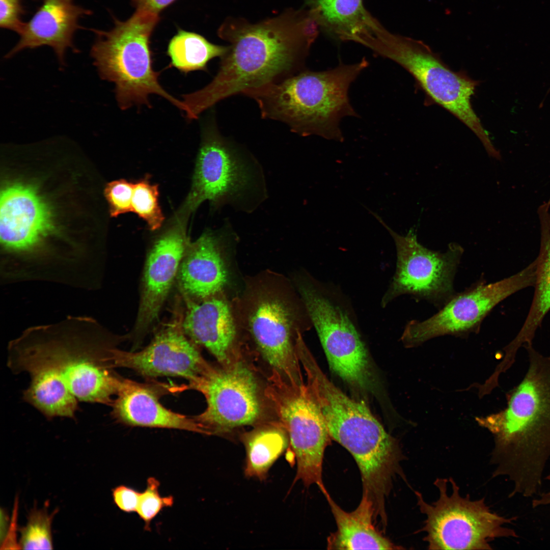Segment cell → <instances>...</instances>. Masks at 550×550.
Returning a JSON list of instances; mask_svg holds the SVG:
<instances>
[{"label": "cell", "mask_w": 550, "mask_h": 550, "mask_svg": "<svg viewBox=\"0 0 550 550\" xmlns=\"http://www.w3.org/2000/svg\"><path fill=\"white\" fill-rule=\"evenodd\" d=\"M319 26L305 8L288 9L252 23L229 17L219 37L229 43L213 79L203 88L182 95L196 118L218 102L249 90L274 83L305 69Z\"/></svg>", "instance_id": "1"}, {"label": "cell", "mask_w": 550, "mask_h": 550, "mask_svg": "<svg viewBox=\"0 0 550 550\" xmlns=\"http://www.w3.org/2000/svg\"><path fill=\"white\" fill-rule=\"evenodd\" d=\"M524 347L528 369L507 394V407L476 419L493 435L492 476H505L512 482L510 497L538 493L550 458V355L541 354L532 344Z\"/></svg>", "instance_id": "2"}, {"label": "cell", "mask_w": 550, "mask_h": 550, "mask_svg": "<svg viewBox=\"0 0 550 550\" xmlns=\"http://www.w3.org/2000/svg\"><path fill=\"white\" fill-rule=\"evenodd\" d=\"M99 330L87 318L32 328L10 343L8 366L15 373L47 374L78 401L112 405L121 378L111 370L112 346Z\"/></svg>", "instance_id": "3"}, {"label": "cell", "mask_w": 550, "mask_h": 550, "mask_svg": "<svg viewBox=\"0 0 550 550\" xmlns=\"http://www.w3.org/2000/svg\"><path fill=\"white\" fill-rule=\"evenodd\" d=\"M368 65L363 58L359 62H340L335 68L322 71L305 69L242 94L256 101L262 118L284 123L301 136L317 135L343 142L341 120L358 117L349 101V88Z\"/></svg>", "instance_id": "4"}, {"label": "cell", "mask_w": 550, "mask_h": 550, "mask_svg": "<svg viewBox=\"0 0 550 550\" xmlns=\"http://www.w3.org/2000/svg\"><path fill=\"white\" fill-rule=\"evenodd\" d=\"M233 302L242 329L272 372L290 384L302 383L296 341L312 324L290 282L273 272L261 273L247 281Z\"/></svg>", "instance_id": "5"}, {"label": "cell", "mask_w": 550, "mask_h": 550, "mask_svg": "<svg viewBox=\"0 0 550 550\" xmlns=\"http://www.w3.org/2000/svg\"><path fill=\"white\" fill-rule=\"evenodd\" d=\"M158 20V14L138 9L128 20L116 21L109 31L93 30L96 39L91 56L101 77L115 84L122 109L143 104L150 107L149 96L156 94L190 118L188 107L161 87L153 68L149 39Z\"/></svg>", "instance_id": "6"}, {"label": "cell", "mask_w": 550, "mask_h": 550, "mask_svg": "<svg viewBox=\"0 0 550 550\" xmlns=\"http://www.w3.org/2000/svg\"><path fill=\"white\" fill-rule=\"evenodd\" d=\"M266 197L264 174L256 158L223 136L215 125L208 127L203 134L183 212H193L208 200L216 208L230 205L250 212Z\"/></svg>", "instance_id": "7"}, {"label": "cell", "mask_w": 550, "mask_h": 550, "mask_svg": "<svg viewBox=\"0 0 550 550\" xmlns=\"http://www.w3.org/2000/svg\"><path fill=\"white\" fill-rule=\"evenodd\" d=\"M365 46L404 68L428 98L451 113L477 136L489 155L496 153L488 133L471 103L477 81L463 72L452 70L423 41L391 33L381 24Z\"/></svg>", "instance_id": "8"}, {"label": "cell", "mask_w": 550, "mask_h": 550, "mask_svg": "<svg viewBox=\"0 0 550 550\" xmlns=\"http://www.w3.org/2000/svg\"><path fill=\"white\" fill-rule=\"evenodd\" d=\"M438 491L437 500L430 504L415 491L417 505L425 516L423 538L428 549L490 550V542L503 537H516L515 531L505 527L514 518L492 512L483 498L472 500L461 496L452 477L437 478L433 483Z\"/></svg>", "instance_id": "9"}, {"label": "cell", "mask_w": 550, "mask_h": 550, "mask_svg": "<svg viewBox=\"0 0 550 550\" xmlns=\"http://www.w3.org/2000/svg\"><path fill=\"white\" fill-rule=\"evenodd\" d=\"M295 286L331 370L354 387L371 391L374 382L367 349L338 294L306 274L296 278Z\"/></svg>", "instance_id": "10"}, {"label": "cell", "mask_w": 550, "mask_h": 550, "mask_svg": "<svg viewBox=\"0 0 550 550\" xmlns=\"http://www.w3.org/2000/svg\"><path fill=\"white\" fill-rule=\"evenodd\" d=\"M299 360L331 439L347 450L359 463H368L379 458L395 438L364 403L349 397L327 378L309 350L302 352Z\"/></svg>", "instance_id": "11"}, {"label": "cell", "mask_w": 550, "mask_h": 550, "mask_svg": "<svg viewBox=\"0 0 550 550\" xmlns=\"http://www.w3.org/2000/svg\"><path fill=\"white\" fill-rule=\"evenodd\" d=\"M270 381L265 393L287 433L296 461L294 481L315 484L323 494V458L332 439L322 411L307 383L293 385L274 373Z\"/></svg>", "instance_id": "12"}, {"label": "cell", "mask_w": 550, "mask_h": 550, "mask_svg": "<svg viewBox=\"0 0 550 550\" xmlns=\"http://www.w3.org/2000/svg\"><path fill=\"white\" fill-rule=\"evenodd\" d=\"M369 211L393 238L397 253L395 272L382 305L403 294L436 306L446 303L454 295V278L463 253L461 246L451 243L445 252L431 250L418 241L413 229L405 235L399 234L379 215Z\"/></svg>", "instance_id": "13"}, {"label": "cell", "mask_w": 550, "mask_h": 550, "mask_svg": "<svg viewBox=\"0 0 550 550\" xmlns=\"http://www.w3.org/2000/svg\"><path fill=\"white\" fill-rule=\"evenodd\" d=\"M535 260L509 277L488 284L480 283L454 294L438 312L424 320L409 322L401 337L402 342L413 347L439 336L476 333L498 304L513 293L534 286Z\"/></svg>", "instance_id": "14"}, {"label": "cell", "mask_w": 550, "mask_h": 550, "mask_svg": "<svg viewBox=\"0 0 550 550\" xmlns=\"http://www.w3.org/2000/svg\"><path fill=\"white\" fill-rule=\"evenodd\" d=\"M237 358L220 369L211 367L190 386L206 399V409L194 417L208 435L250 425L260 415L256 380L249 367Z\"/></svg>", "instance_id": "15"}, {"label": "cell", "mask_w": 550, "mask_h": 550, "mask_svg": "<svg viewBox=\"0 0 550 550\" xmlns=\"http://www.w3.org/2000/svg\"><path fill=\"white\" fill-rule=\"evenodd\" d=\"M183 318L180 307L176 308L170 320L141 351L128 352L113 347L112 367L129 368L149 377H181L188 380L190 386L197 382L211 366L203 359L197 345L187 339Z\"/></svg>", "instance_id": "16"}, {"label": "cell", "mask_w": 550, "mask_h": 550, "mask_svg": "<svg viewBox=\"0 0 550 550\" xmlns=\"http://www.w3.org/2000/svg\"><path fill=\"white\" fill-rule=\"evenodd\" d=\"M183 296L185 334L208 350L222 366L229 364L237 357L239 336L243 329L233 302L224 291L199 299Z\"/></svg>", "instance_id": "17"}, {"label": "cell", "mask_w": 550, "mask_h": 550, "mask_svg": "<svg viewBox=\"0 0 550 550\" xmlns=\"http://www.w3.org/2000/svg\"><path fill=\"white\" fill-rule=\"evenodd\" d=\"M184 224L160 235L150 250L144 271L143 289L135 332L143 334L157 320L189 244Z\"/></svg>", "instance_id": "18"}, {"label": "cell", "mask_w": 550, "mask_h": 550, "mask_svg": "<svg viewBox=\"0 0 550 550\" xmlns=\"http://www.w3.org/2000/svg\"><path fill=\"white\" fill-rule=\"evenodd\" d=\"M233 236L227 223L218 231H206L189 243L177 276L183 295L199 299L224 291L229 280L226 250Z\"/></svg>", "instance_id": "19"}, {"label": "cell", "mask_w": 550, "mask_h": 550, "mask_svg": "<svg viewBox=\"0 0 550 550\" xmlns=\"http://www.w3.org/2000/svg\"><path fill=\"white\" fill-rule=\"evenodd\" d=\"M0 237L8 250L33 249L51 229L50 211L29 186L14 184L1 194Z\"/></svg>", "instance_id": "20"}, {"label": "cell", "mask_w": 550, "mask_h": 550, "mask_svg": "<svg viewBox=\"0 0 550 550\" xmlns=\"http://www.w3.org/2000/svg\"><path fill=\"white\" fill-rule=\"evenodd\" d=\"M90 13L74 4V0H43L32 18L24 23L18 34L20 39L6 57L24 49L47 45L53 48L63 63L66 50L73 47L79 19Z\"/></svg>", "instance_id": "21"}, {"label": "cell", "mask_w": 550, "mask_h": 550, "mask_svg": "<svg viewBox=\"0 0 550 550\" xmlns=\"http://www.w3.org/2000/svg\"><path fill=\"white\" fill-rule=\"evenodd\" d=\"M117 397L113 400L115 417L125 424L143 427L173 428L207 434L201 424L193 418L176 413L164 407L149 387L121 378Z\"/></svg>", "instance_id": "22"}, {"label": "cell", "mask_w": 550, "mask_h": 550, "mask_svg": "<svg viewBox=\"0 0 550 550\" xmlns=\"http://www.w3.org/2000/svg\"><path fill=\"white\" fill-rule=\"evenodd\" d=\"M335 519L337 529L327 538L329 549H401L383 537L375 528L372 504L362 498L358 507L348 512L343 510L328 491L323 494Z\"/></svg>", "instance_id": "23"}, {"label": "cell", "mask_w": 550, "mask_h": 550, "mask_svg": "<svg viewBox=\"0 0 550 550\" xmlns=\"http://www.w3.org/2000/svg\"><path fill=\"white\" fill-rule=\"evenodd\" d=\"M305 8L319 29L340 41L362 44L378 21L365 9L363 0H305Z\"/></svg>", "instance_id": "24"}, {"label": "cell", "mask_w": 550, "mask_h": 550, "mask_svg": "<svg viewBox=\"0 0 550 550\" xmlns=\"http://www.w3.org/2000/svg\"><path fill=\"white\" fill-rule=\"evenodd\" d=\"M550 200L539 209L541 226L540 248L536 260L535 292L529 312L521 328L504 348L515 358L522 346L532 344L535 333L550 310Z\"/></svg>", "instance_id": "25"}, {"label": "cell", "mask_w": 550, "mask_h": 550, "mask_svg": "<svg viewBox=\"0 0 550 550\" xmlns=\"http://www.w3.org/2000/svg\"><path fill=\"white\" fill-rule=\"evenodd\" d=\"M242 440L246 451L245 475L260 480L265 479L289 444L287 433L280 424L256 429L244 434Z\"/></svg>", "instance_id": "26"}, {"label": "cell", "mask_w": 550, "mask_h": 550, "mask_svg": "<svg viewBox=\"0 0 550 550\" xmlns=\"http://www.w3.org/2000/svg\"><path fill=\"white\" fill-rule=\"evenodd\" d=\"M229 46L212 44L202 36L179 31L169 43L168 54L171 65L184 72L206 70L208 62L222 58Z\"/></svg>", "instance_id": "27"}, {"label": "cell", "mask_w": 550, "mask_h": 550, "mask_svg": "<svg viewBox=\"0 0 550 550\" xmlns=\"http://www.w3.org/2000/svg\"><path fill=\"white\" fill-rule=\"evenodd\" d=\"M54 513L45 507L32 509L27 523L20 530V548L23 549H52L51 524Z\"/></svg>", "instance_id": "28"}, {"label": "cell", "mask_w": 550, "mask_h": 550, "mask_svg": "<svg viewBox=\"0 0 550 550\" xmlns=\"http://www.w3.org/2000/svg\"><path fill=\"white\" fill-rule=\"evenodd\" d=\"M158 186L144 179L134 184L132 212L146 221L151 230L159 228L164 216L158 203Z\"/></svg>", "instance_id": "29"}, {"label": "cell", "mask_w": 550, "mask_h": 550, "mask_svg": "<svg viewBox=\"0 0 550 550\" xmlns=\"http://www.w3.org/2000/svg\"><path fill=\"white\" fill-rule=\"evenodd\" d=\"M159 487V481L150 477L147 481L145 489L141 492L136 513L144 522L147 530L152 520L163 509L172 506L174 503L173 497L161 496Z\"/></svg>", "instance_id": "30"}, {"label": "cell", "mask_w": 550, "mask_h": 550, "mask_svg": "<svg viewBox=\"0 0 550 550\" xmlns=\"http://www.w3.org/2000/svg\"><path fill=\"white\" fill-rule=\"evenodd\" d=\"M133 189L134 184L124 179L115 180L106 184L104 194L111 216L132 212Z\"/></svg>", "instance_id": "31"}, {"label": "cell", "mask_w": 550, "mask_h": 550, "mask_svg": "<svg viewBox=\"0 0 550 550\" xmlns=\"http://www.w3.org/2000/svg\"><path fill=\"white\" fill-rule=\"evenodd\" d=\"M21 0H0V25L19 34L24 24Z\"/></svg>", "instance_id": "32"}, {"label": "cell", "mask_w": 550, "mask_h": 550, "mask_svg": "<svg viewBox=\"0 0 550 550\" xmlns=\"http://www.w3.org/2000/svg\"><path fill=\"white\" fill-rule=\"evenodd\" d=\"M141 492L121 485L113 489L112 496L115 505L126 513L136 512Z\"/></svg>", "instance_id": "33"}, {"label": "cell", "mask_w": 550, "mask_h": 550, "mask_svg": "<svg viewBox=\"0 0 550 550\" xmlns=\"http://www.w3.org/2000/svg\"><path fill=\"white\" fill-rule=\"evenodd\" d=\"M138 9H144L155 13L168 6L174 0H133Z\"/></svg>", "instance_id": "34"}, {"label": "cell", "mask_w": 550, "mask_h": 550, "mask_svg": "<svg viewBox=\"0 0 550 550\" xmlns=\"http://www.w3.org/2000/svg\"><path fill=\"white\" fill-rule=\"evenodd\" d=\"M545 479H546L547 480H550V473L547 476V477L545 478ZM548 502H549V503L550 504V494H549V498H548Z\"/></svg>", "instance_id": "35"}]
</instances>
